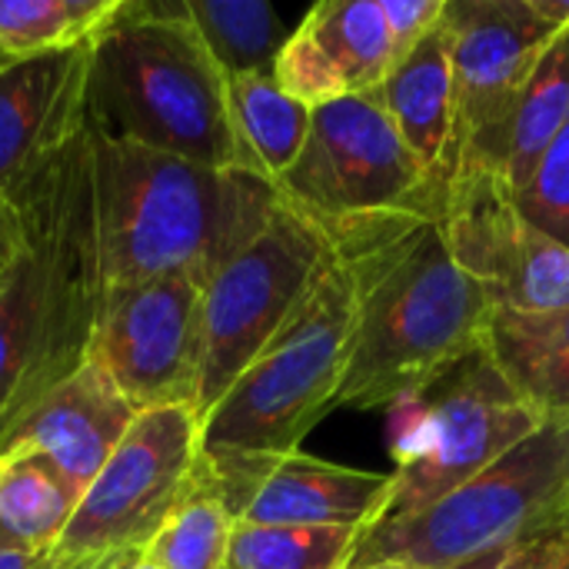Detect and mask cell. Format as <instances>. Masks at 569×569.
Listing matches in <instances>:
<instances>
[{"label": "cell", "mask_w": 569, "mask_h": 569, "mask_svg": "<svg viewBox=\"0 0 569 569\" xmlns=\"http://www.w3.org/2000/svg\"><path fill=\"white\" fill-rule=\"evenodd\" d=\"M353 290V347L337 410H393L483 347L493 303L457 263L437 217L320 223Z\"/></svg>", "instance_id": "1"}, {"label": "cell", "mask_w": 569, "mask_h": 569, "mask_svg": "<svg viewBox=\"0 0 569 569\" xmlns=\"http://www.w3.org/2000/svg\"><path fill=\"white\" fill-rule=\"evenodd\" d=\"M103 297L153 277L207 287L280 210V190L247 170L200 167L87 123Z\"/></svg>", "instance_id": "2"}, {"label": "cell", "mask_w": 569, "mask_h": 569, "mask_svg": "<svg viewBox=\"0 0 569 569\" xmlns=\"http://www.w3.org/2000/svg\"><path fill=\"white\" fill-rule=\"evenodd\" d=\"M87 123L167 157L237 170L227 77L183 0H120L90 37Z\"/></svg>", "instance_id": "3"}, {"label": "cell", "mask_w": 569, "mask_h": 569, "mask_svg": "<svg viewBox=\"0 0 569 569\" xmlns=\"http://www.w3.org/2000/svg\"><path fill=\"white\" fill-rule=\"evenodd\" d=\"M350 347L353 290L333 253L307 303L203 413L200 450L297 453L307 433L337 410Z\"/></svg>", "instance_id": "4"}, {"label": "cell", "mask_w": 569, "mask_h": 569, "mask_svg": "<svg viewBox=\"0 0 569 569\" xmlns=\"http://www.w3.org/2000/svg\"><path fill=\"white\" fill-rule=\"evenodd\" d=\"M567 493L569 423H543L503 460L443 500L363 530L350 569L387 560L423 569L460 567L507 540L567 527Z\"/></svg>", "instance_id": "5"}, {"label": "cell", "mask_w": 569, "mask_h": 569, "mask_svg": "<svg viewBox=\"0 0 569 569\" xmlns=\"http://www.w3.org/2000/svg\"><path fill=\"white\" fill-rule=\"evenodd\" d=\"M543 420L480 347L420 397L393 407V500L383 520L417 513L470 483Z\"/></svg>", "instance_id": "6"}, {"label": "cell", "mask_w": 569, "mask_h": 569, "mask_svg": "<svg viewBox=\"0 0 569 569\" xmlns=\"http://www.w3.org/2000/svg\"><path fill=\"white\" fill-rule=\"evenodd\" d=\"M330 260L327 230L283 200L270 223L203 287L200 420L307 303Z\"/></svg>", "instance_id": "7"}, {"label": "cell", "mask_w": 569, "mask_h": 569, "mask_svg": "<svg viewBox=\"0 0 569 569\" xmlns=\"http://www.w3.org/2000/svg\"><path fill=\"white\" fill-rule=\"evenodd\" d=\"M453 63V133L437 183L440 200L463 180H503L520 93L557 37L533 0H447Z\"/></svg>", "instance_id": "8"}, {"label": "cell", "mask_w": 569, "mask_h": 569, "mask_svg": "<svg viewBox=\"0 0 569 569\" xmlns=\"http://www.w3.org/2000/svg\"><path fill=\"white\" fill-rule=\"evenodd\" d=\"M273 187L317 223L373 213L437 217V190L377 90L313 107L303 150Z\"/></svg>", "instance_id": "9"}, {"label": "cell", "mask_w": 569, "mask_h": 569, "mask_svg": "<svg viewBox=\"0 0 569 569\" xmlns=\"http://www.w3.org/2000/svg\"><path fill=\"white\" fill-rule=\"evenodd\" d=\"M200 447L193 407L137 413L127 437L83 490L53 553L67 560L140 557L190 493Z\"/></svg>", "instance_id": "10"}, {"label": "cell", "mask_w": 569, "mask_h": 569, "mask_svg": "<svg viewBox=\"0 0 569 569\" xmlns=\"http://www.w3.org/2000/svg\"><path fill=\"white\" fill-rule=\"evenodd\" d=\"M87 360L103 367L137 413L193 407L203 373V287L193 277H153L110 290Z\"/></svg>", "instance_id": "11"}, {"label": "cell", "mask_w": 569, "mask_h": 569, "mask_svg": "<svg viewBox=\"0 0 569 569\" xmlns=\"http://www.w3.org/2000/svg\"><path fill=\"white\" fill-rule=\"evenodd\" d=\"M197 480L237 523L260 527H377L393 500V473L357 470L310 453H207Z\"/></svg>", "instance_id": "12"}, {"label": "cell", "mask_w": 569, "mask_h": 569, "mask_svg": "<svg viewBox=\"0 0 569 569\" xmlns=\"http://www.w3.org/2000/svg\"><path fill=\"white\" fill-rule=\"evenodd\" d=\"M450 253L500 313L569 310V250L533 230L503 180L453 183L437 213Z\"/></svg>", "instance_id": "13"}, {"label": "cell", "mask_w": 569, "mask_h": 569, "mask_svg": "<svg viewBox=\"0 0 569 569\" xmlns=\"http://www.w3.org/2000/svg\"><path fill=\"white\" fill-rule=\"evenodd\" d=\"M400 60L380 0H323L290 30L273 80L310 110L377 90Z\"/></svg>", "instance_id": "14"}, {"label": "cell", "mask_w": 569, "mask_h": 569, "mask_svg": "<svg viewBox=\"0 0 569 569\" xmlns=\"http://www.w3.org/2000/svg\"><path fill=\"white\" fill-rule=\"evenodd\" d=\"M133 420V403L117 390L103 367L83 360L13 423L0 440V453L40 457L63 477L80 503Z\"/></svg>", "instance_id": "15"}, {"label": "cell", "mask_w": 569, "mask_h": 569, "mask_svg": "<svg viewBox=\"0 0 569 569\" xmlns=\"http://www.w3.org/2000/svg\"><path fill=\"white\" fill-rule=\"evenodd\" d=\"M90 40L40 57H0V193L50 153L70 143L87 123Z\"/></svg>", "instance_id": "16"}, {"label": "cell", "mask_w": 569, "mask_h": 569, "mask_svg": "<svg viewBox=\"0 0 569 569\" xmlns=\"http://www.w3.org/2000/svg\"><path fill=\"white\" fill-rule=\"evenodd\" d=\"M447 7V3H443ZM450 27L440 17L427 37H420L377 87L403 143L427 170L433 190L450 150L453 133V63H450Z\"/></svg>", "instance_id": "17"}, {"label": "cell", "mask_w": 569, "mask_h": 569, "mask_svg": "<svg viewBox=\"0 0 569 569\" xmlns=\"http://www.w3.org/2000/svg\"><path fill=\"white\" fill-rule=\"evenodd\" d=\"M483 350L543 423H569V310L540 317L493 310Z\"/></svg>", "instance_id": "18"}, {"label": "cell", "mask_w": 569, "mask_h": 569, "mask_svg": "<svg viewBox=\"0 0 569 569\" xmlns=\"http://www.w3.org/2000/svg\"><path fill=\"white\" fill-rule=\"evenodd\" d=\"M227 113L237 170L277 183L303 150L310 107L290 97L273 73L227 77Z\"/></svg>", "instance_id": "19"}, {"label": "cell", "mask_w": 569, "mask_h": 569, "mask_svg": "<svg viewBox=\"0 0 569 569\" xmlns=\"http://www.w3.org/2000/svg\"><path fill=\"white\" fill-rule=\"evenodd\" d=\"M77 510V493L63 477L27 453H0V543L53 553L70 517Z\"/></svg>", "instance_id": "20"}, {"label": "cell", "mask_w": 569, "mask_h": 569, "mask_svg": "<svg viewBox=\"0 0 569 569\" xmlns=\"http://www.w3.org/2000/svg\"><path fill=\"white\" fill-rule=\"evenodd\" d=\"M183 10L223 77L273 73L290 37L267 0H183Z\"/></svg>", "instance_id": "21"}, {"label": "cell", "mask_w": 569, "mask_h": 569, "mask_svg": "<svg viewBox=\"0 0 569 569\" xmlns=\"http://www.w3.org/2000/svg\"><path fill=\"white\" fill-rule=\"evenodd\" d=\"M569 123V27L557 30V37L540 53L510 127L503 183L507 190H520L543 150Z\"/></svg>", "instance_id": "22"}, {"label": "cell", "mask_w": 569, "mask_h": 569, "mask_svg": "<svg viewBox=\"0 0 569 569\" xmlns=\"http://www.w3.org/2000/svg\"><path fill=\"white\" fill-rule=\"evenodd\" d=\"M120 0H0V57H40L87 43Z\"/></svg>", "instance_id": "23"}, {"label": "cell", "mask_w": 569, "mask_h": 569, "mask_svg": "<svg viewBox=\"0 0 569 569\" xmlns=\"http://www.w3.org/2000/svg\"><path fill=\"white\" fill-rule=\"evenodd\" d=\"M360 530L237 523L227 569H350Z\"/></svg>", "instance_id": "24"}, {"label": "cell", "mask_w": 569, "mask_h": 569, "mask_svg": "<svg viewBox=\"0 0 569 569\" xmlns=\"http://www.w3.org/2000/svg\"><path fill=\"white\" fill-rule=\"evenodd\" d=\"M233 527L223 500L193 477L190 493L140 557L160 569H227Z\"/></svg>", "instance_id": "25"}, {"label": "cell", "mask_w": 569, "mask_h": 569, "mask_svg": "<svg viewBox=\"0 0 569 569\" xmlns=\"http://www.w3.org/2000/svg\"><path fill=\"white\" fill-rule=\"evenodd\" d=\"M510 200L533 230L569 250V123L553 137Z\"/></svg>", "instance_id": "26"}, {"label": "cell", "mask_w": 569, "mask_h": 569, "mask_svg": "<svg viewBox=\"0 0 569 569\" xmlns=\"http://www.w3.org/2000/svg\"><path fill=\"white\" fill-rule=\"evenodd\" d=\"M563 563H569V527H550L507 540L450 569H560Z\"/></svg>", "instance_id": "27"}, {"label": "cell", "mask_w": 569, "mask_h": 569, "mask_svg": "<svg viewBox=\"0 0 569 569\" xmlns=\"http://www.w3.org/2000/svg\"><path fill=\"white\" fill-rule=\"evenodd\" d=\"M447 0H380L387 23L397 40V53L403 57L420 37L430 33V27L443 17Z\"/></svg>", "instance_id": "28"}, {"label": "cell", "mask_w": 569, "mask_h": 569, "mask_svg": "<svg viewBox=\"0 0 569 569\" xmlns=\"http://www.w3.org/2000/svg\"><path fill=\"white\" fill-rule=\"evenodd\" d=\"M23 260V223L10 197L0 193V290Z\"/></svg>", "instance_id": "29"}, {"label": "cell", "mask_w": 569, "mask_h": 569, "mask_svg": "<svg viewBox=\"0 0 569 569\" xmlns=\"http://www.w3.org/2000/svg\"><path fill=\"white\" fill-rule=\"evenodd\" d=\"M47 560H50V553H30V550L0 543V569H43Z\"/></svg>", "instance_id": "30"}, {"label": "cell", "mask_w": 569, "mask_h": 569, "mask_svg": "<svg viewBox=\"0 0 569 569\" xmlns=\"http://www.w3.org/2000/svg\"><path fill=\"white\" fill-rule=\"evenodd\" d=\"M100 563H103V560H67V557L50 553V560H47V567L43 569H97Z\"/></svg>", "instance_id": "31"}, {"label": "cell", "mask_w": 569, "mask_h": 569, "mask_svg": "<svg viewBox=\"0 0 569 569\" xmlns=\"http://www.w3.org/2000/svg\"><path fill=\"white\" fill-rule=\"evenodd\" d=\"M133 560H137V557H110V560H103L97 569H127Z\"/></svg>", "instance_id": "32"}, {"label": "cell", "mask_w": 569, "mask_h": 569, "mask_svg": "<svg viewBox=\"0 0 569 569\" xmlns=\"http://www.w3.org/2000/svg\"><path fill=\"white\" fill-rule=\"evenodd\" d=\"M360 569H423V567H413V563H400V560H387V563H370V567H360Z\"/></svg>", "instance_id": "33"}, {"label": "cell", "mask_w": 569, "mask_h": 569, "mask_svg": "<svg viewBox=\"0 0 569 569\" xmlns=\"http://www.w3.org/2000/svg\"><path fill=\"white\" fill-rule=\"evenodd\" d=\"M127 569H160V567H153L150 560H143V557H137V560H133V563H130V567H127Z\"/></svg>", "instance_id": "34"}, {"label": "cell", "mask_w": 569, "mask_h": 569, "mask_svg": "<svg viewBox=\"0 0 569 569\" xmlns=\"http://www.w3.org/2000/svg\"><path fill=\"white\" fill-rule=\"evenodd\" d=\"M563 523L569 527V493H567V503H563Z\"/></svg>", "instance_id": "35"}, {"label": "cell", "mask_w": 569, "mask_h": 569, "mask_svg": "<svg viewBox=\"0 0 569 569\" xmlns=\"http://www.w3.org/2000/svg\"><path fill=\"white\" fill-rule=\"evenodd\" d=\"M560 569H569V563H563V567H560Z\"/></svg>", "instance_id": "36"}]
</instances>
